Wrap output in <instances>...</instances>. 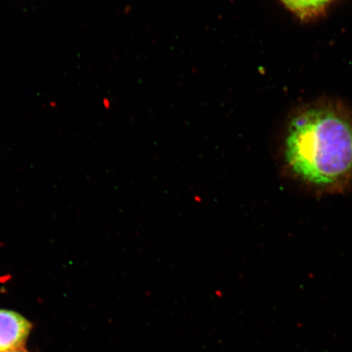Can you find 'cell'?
I'll return each instance as SVG.
<instances>
[{
  "label": "cell",
  "mask_w": 352,
  "mask_h": 352,
  "mask_svg": "<svg viewBox=\"0 0 352 352\" xmlns=\"http://www.w3.org/2000/svg\"><path fill=\"white\" fill-rule=\"evenodd\" d=\"M283 169L315 195H336L352 184V113L332 104L298 112L286 129Z\"/></svg>",
  "instance_id": "cell-1"
},
{
  "label": "cell",
  "mask_w": 352,
  "mask_h": 352,
  "mask_svg": "<svg viewBox=\"0 0 352 352\" xmlns=\"http://www.w3.org/2000/svg\"><path fill=\"white\" fill-rule=\"evenodd\" d=\"M32 329V323L19 312L0 309V352L22 349Z\"/></svg>",
  "instance_id": "cell-2"
},
{
  "label": "cell",
  "mask_w": 352,
  "mask_h": 352,
  "mask_svg": "<svg viewBox=\"0 0 352 352\" xmlns=\"http://www.w3.org/2000/svg\"><path fill=\"white\" fill-rule=\"evenodd\" d=\"M290 11L302 19H310L323 12L333 0H281Z\"/></svg>",
  "instance_id": "cell-3"
},
{
  "label": "cell",
  "mask_w": 352,
  "mask_h": 352,
  "mask_svg": "<svg viewBox=\"0 0 352 352\" xmlns=\"http://www.w3.org/2000/svg\"><path fill=\"white\" fill-rule=\"evenodd\" d=\"M8 352H28V351H25L23 349H19V350H15V351H8Z\"/></svg>",
  "instance_id": "cell-4"
}]
</instances>
